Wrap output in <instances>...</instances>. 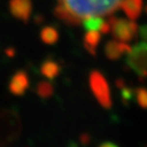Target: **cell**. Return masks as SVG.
I'll return each instance as SVG.
<instances>
[{
    "label": "cell",
    "instance_id": "obj_1",
    "mask_svg": "<svg viewBox=\"0 0 147 147\" xmlns=\"http://www.w3.org/2000/svg\"><path fill=\"white\" fill-rule=\"evenodd\" d=\"M121 0H58L56 14L69 24H79L92 16H108L119 8Z\"/></svg>",
    "mask_w": 147,
    "mask_h": 147
},
{
    "label": "cell",
    "instance_id": "obj_2",
    "mask_svg": "<svg viewBox=\"0 0 147 147\" xmlns=\"http://www.w3.org/2000/svg\"><path fill=\"white\" fill-rule=\"evenodd\" d=\"M22 130V119L16 109H0V147H8L16 143L21 136Z\"/></svg>",
    "mask_w": 147,
    "mask_h": 147
},
{
    "label": "cell",
    "instance_id": "obj_3",
    "mask_svg": "<svg viewBox=\"0 0 147 147\" xmlns=\"http://www.w3.org/2000/svg\"><path fill=\"white\" fill-rule=\"evenodd\" d=\"M88 83L90 90L96 100L98 101V104L105 109H110L112 106L110 86L104 74L97 70L92 71L89 73Z\"/></svg>",
    "mask_w": 147,
    "mask_h": 147
},
{
    "label": "cell",
    "instance_id": "obj_4",
    "mask_svg": "<svg viewBox=\"0 0 147 147\" xmlns=\"http://www.w3.org/2000/svg\"><path fill=\"white\" fill-rule=\"evenodd\" d=\"M110 32L116 40L122 42H129L136 37L138 26L135 21L126 20L122 18H110L109 20Z\"/></svg>",
    "mask_w": 147,
    "mask_h": 147
},
{
    "label": "cell",
    "instance_id": "obj_5",
    "mask_svg": "<svg viewBox=\"0 0 147 147\" xmlns=\"http://www.w3.org/2000/svg\"><path fill=\"white\" fill-rule=\"evenodd\" d=\"M126 64L138 75L141 81L147 78V42H142L131 47L126 57Z\"/></svg>",
    "mask_w": 147,
    "mask_h": 147
},
{
    "label": "cell",
    "instance_id": "obj_6",
    "mask_svg": "<svg viewBox=\"0 0 147 147\" xmlns=\"http://www.w3.org/2000/svg\"><path fill=\"white\" fill-rule=\"evenodd\" d=\"M9 11L14 19L27 23L33 11L32 0H9Z\"/></svg>",
    "mask_w": 147,
    "mask_h": 147
},
{
    "label": "cell",
    "instance_id": "obj_7",
    "mask_svg": "<svg viewBox=\"0 0 147 147\" xmlns=\"http://www.w3.org/2000/svg\"><path fill=\"white\" fill-rule=\"evenodd\" d=\"M30 88V78L24 70H19L11 76L9 90L14 96H23Z\"/></svg>",
    "mask_w": 147,
    "mask_h": 147
},
{
    "label": "cell",
    "instance_id": "obj_8",
    "mask_svg": "<svg viewBox=\"0 0 147 147\" xmlns=\"http://www.w3.org/2000/svg\"><path fill=\"white\" fill-rule=\"evenodd\" d=\"M131 50V46L127 42H122L116 39H112L106 44L104 48V53L107 59L116 61L120 59L123 55H127Z\"/></svg>",
    "mask_w": 147,
    "mask_h": 147
},
{
    "label": "cell",
    "instance_id": "obj_9",
    "mask_svg": "<svg viewBox=\"0 0 147 147\" xmlns=\"http://www.w3.org/2000/svg\"><path fill=\"white\" fill-rule=\"evenodd\" d=\"M82 25L84 27L86 32L88 31H97L100 32L102 35L108 34L110 32V25L109 22L106 21L102 16H92L85 18L84 20H82Z\"/></svg>",
    "mask_w": 147,
    "mask_h": 147
},
{
    "label": "cell",
    "instance_id": "obj_10",
    "mask_svg": "<svg viewBox=\"0 0 147 147\" xmlns=\"http://www.w3.org/2000/svg\"><path fill=\"white\" fill-rule=\"evenodd\" d=\"M119 8L131 21H136L142 14L143 0H121Z\"/></svg>",
    "mask_w": 147,
    "mask_h": 147
},
{
    "label": "cell",
    "instance_id": "obj_11",
    "mask_svg": "<svg viewBox=\"0 0 147 147\" xmlns=\"http://www.w3.org/2000/svg\"><path fill=\"white\" fill-rule=\"evenodd\" d=\"M61 72V65L56 60L48 58L44 60L40 65V73L48 81L55 80Z\"/></svg>",
    "mask_w": 147,
    "mask_h": 147
},
{
    "label": "cell",
    "instance_id": "obj_12",
    "mask_svg": "<svg viewBox=\"0 0 147 147\" xmlns=\"http://www.w3.org/2000/svg\"><path fill=\"white\" fill-rule=\"evenodd\" d=\"M102 34L97 31H88L85 33L83 38V46L92 56H96L97 47L101 40Z\"/></svg>",
    "mask_w": 147,
    "mask_h": 147
},
{
    "label": "cell",
    "instance_id": "obj_13",
    "mask_svg": "<svg viewBox=\"0 0 147 147\" xmlns=\"http://www.w3.org/2000/svg\"><path fill=\"white\" fill-rule=\"evenodd\" d=\"M40 39L46 45H55L59 40V32L55 26L48 25L42 28Z\"/></svg>",
    "mask_w": 147,
    "mask_h": 147
},
{
    "label": "cell",
    "instance_id": "obj_14",
    "mask_svg": "<svg viewBox=\"0 0 147 147\" xmlns=\"http://www.w3.org/2000/svg\"><path fill=\"white\" fill-rule=\"evenodd\" d=\"M36 93L37 95L42 98V99H48L50 98L55 93V87L53 85L50 83V81L48 80H44L38 82L36 85Z\"/></svg>",
    "mask_w": 147,
    "mask_h": 147
},
{
    "label": "cell",
    "instance_id": "obj_15",
    "mask_svg": "<svg viewBox=\"0 0 147 147\" xmlns=\"http://www.w3.org/2000/svg\"><path fill=\"white\" fill-rule=\"evenodd\" d=\"M134 97L136 98L138 106L143 109H147V89L145 87H138L134 90Z\"/></svg>",
    "mask_w": 147,
    "mask_h": 147
},
{
    "label": "cell",
    "instance_id": "obj_16",
    "mask_svg": "<svg viewBox=\"0 0 147 147\" xmlns=\"http://www.w3.org/2000/svg\"><path fill=\"white\" fill-rule=\"evenodd\" d=\"M121 98L124 105H129L134 98V89L123 86L121 87Z\"/></svg>",
    "mask_w": 147,
    "mask_h": 147
},
{
    "label": "cell",
    "instance_id": "obj_17",
    "mask_svg": "<svg viewBox=\"0 0 147 147\" xmlns=\"http://www.w3.org/2000/svg\"><path fill=\"white\" fill-rule=\"evenodd\" d=\"M138 34L143 42H147V24H144L138 28Z\"/></svg>",
    "mask_w": 147,
    "mask_h": 147
},
{
    "label": "cell",
    "instance_id": "obj_18",
    "mask_svg": "<svg viewBox=\"0 0 147 147\" xmlns=\"http://www.w3.org/2000/svg\"><path fill=\"white\" fill-rule=\"evenodd\" d=\"M98 147H119L117 144H115V143H111V142H105L102 143L101 145H99Z\"/></svg>",
    "mask_w": 147,
    "mask_h": 147
},
{
    "label": "cell",
    "instance_id": "obj_19",
    "mask_svg": "<svg viewBox=\"0 0 147 147\" xmlns=\"http://www.w3.org/2000/svg\"><path fill=\"white\" fill-rule=\"evenodd\" d=\"M145 12H146V14H147V5H146V7H145Z\"/></svg>",
    "mask_w": 147,
    "mask_h": 147
}]
</instances>
